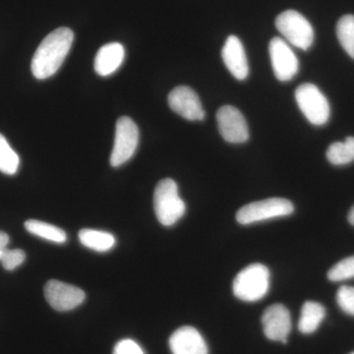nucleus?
I'll list each match as a JSON object with an SVG mask.
<instances>
[{"instance_id":"cd10ccee","label":"nucleus","mask_w":354,"mask_h":354,"mask_svg":"<svg viewBox=\"0 0 354 354\" xmlns=\"http://www.w3.org/2000/svg\"><path fill=\"white\" fill-rule=\"evenodd\" d=\"M6 250H2V249H0V262H1L2 257H3L4 251Z\"/></svg>"},{"instance_id":"9b49d317","label":"nucleus","mask_w":354,"mask_h":354,"mask_svg":"<svg viewBox=\"0 0 354 354\" xmlns=\"http://www.w3.org/2000/svg\"><path fill=\"white\" fill-rule=\"evenodd\" d=\"M169 108L190 121H202L205 120V111L199 97L192 88L186 86H179L169 93Z\"/></svg>"},{"instance_id":"6ab92c4d","label":"nucleus","mask_w":354,"mask_h":354,"mask_svg":"<svg viewBox=\"0 0 354 354\" xmlns=\"http://www.w3.org/2000/svg\"><path fill=\"white\" fill-rule=\"evenodd\" d=\"M326 156L334 165H346L354 162V137H348L342 142H335L328 148Z\"/></svg>"},{"instance_id":"a878e982","label":"nucleus","mask_w":354,"mask_h":354,"mask_svg":"<svg viewBox=\"0 0 354 354\" xmlns=\"http://www.w3.org/2000/svg\"><path fill=\"white\" fill-rule=\"evenodd\" d=\"M9 241H10V239H9L8 234L0 230V249L6 250L7 246H8Z\"/></svg>"},{"instance_id":"c85d7f7f","label":"nucleus","mask_w":354,"mask_h":354,"mask_svg":"<svg viewBox=\"0 0 354 354\" xmlns=\"http://www.w3.org/2000/svg\"><path fill=\"white\" fill-rule=\"evenodd\" d=\"M351 354H354V351H353V353H351Z\"/></svg>"},{"instance_id":"f8f14e48","label":"nucleus","mask_w":354,"mask_h":354,"mask_svg":"<svg viewBox=\"0 0 354 354\" xmlns=\"http://www.w3.org/2000/svg\"><path fill=\"white\" fill-rule=\"evenodd\" d=\"M264 334L271 341L288 344L291 330L290 311L283 304H272L265 310L262 316Z\"/></svg>"},{"instance_id":"2eb2a0df","label":"nucleus","mask_w":354,"mask_h":354,"mask_svg":"<svg viewBox=\"0 0 354 354\" xmlns=\"http://www.w3.org/2000/svg\"><path fill=\"white\" fill-rule=\"evenodd\" d=\"M125 57V50L120 43L104 44L95 58V71L97 75L106 77L111 75L120 68Z\"/></svg>"},{"instance_id":"393cba45","label":"nucleus","mask_w":354,"mask_h":354,"mask_svg":"<svg viewBox=\"0 0 354 354\" xmlns=\"http://www.w3.org/2000/svg\"><path fill=\"white\" fill-rule=\"evenodd\" d=\"M113 354H145L136 342L127 339L118 342L113 349Z\"/></svg>"},{"instance_id":"0eeeda50","label":"nucleus","mask_w":354,"mask_h":354,"mask_svg":"<svg viewBox=\"0 0 354 354\" xmlns=\"http://www.w3.org/2000/svg\"><path fill=\"white\" fill-rule=\"evenodd\" d=\"M138 143L139 129L136 123L128 116H121L116 122L111 165L113 167H118L127 162L136 152Z\"/></svg>"},{"instance_id":"dca6fc26","label":"nucleus","mask_w":354,"mask_h":354,"mask_svg":"<svg viewBox=\"0 0 354 354\" xmlns=\"http://www.w3.org/2000/svg\"><path fill=\"white\" fill-rule=\"evenodd\" d=\"M326 317V309L315 301H306L301 308L298 329L304 335L313 334Z\"/></svg>"},{"instance_id":"6e6552de","label":"nucleus","mask_w":354,"mask_h":354,"mask_svg":"<svg viewBox=\"0 0 354 354\" xmlns=\"http://www.w3.org/2000/svg\"><path fill=\"white\" fill-rule=\"evenodd\" d=\"M46 301L57 311L65 312L80 306L85 300V292L75 286L51 279L44 286Z\"/></svg>"},{"instance_id":"b1692460","label":"nucleus","mask_w":354,"mask_h":354,"mask_svg":"<svg viewBox=\"0 0 354 354\" xmlns=\"http://www.w3.org/2000/svg\"><path fill=\"white\" fill-rule=\"evenodd\" d=\"M26 254L21 249H6L3 253L1 263L7 271H13L24 263Z\"/></svg>"},{"instance_id":"f257e3e1","label":"nucleus","mask_w":354,"mask_h":354,"mask_svg":"<svg viewBox=\"0 0 354 354\" xmlns=\"http://www.w3.org/2000/svg\"><path fill=\"white\" fill-rule=\"evenodd\" d=\"M73 39V32L69 28H58L48 35L32 57V75L39 80L55 75L68 55Z\"/></svg>"},{"instance_id":"bb28decb","label":"nucleus","mask_w":354,"mask_h":354,"mask_svg":"<svg viewBox=\"0 0 354 354\" xmlns=\"http://www.w3.org/2000/svg\"><path fill=\"white\" fill-rule=\"evenodd\" d=\"M348 218L349 223L354 227V206L349 211Z\"/></svg>"},{"instance_id":"f03ea898","label":"nucleus","mask_w":354,"mask_h":354,"mask_svg":"<svg viewBox=\"0 0 354 354\" xmlns=\"http://www.w3.org/2000/svg\"><path fill=\"white\" fill-rule=\"evenodd\" d=\"M270 288V271L265 265L251 264L235 277L232 290L242 301L255 302L267 295Z\"/></svg>"},{"instance_id":"20e7f679","label":"nucleus","mask_w":354,"mask_h":354,"mask_svg":"<svg viewBox=\"0 0 354 354\" xmlns=\"http://www.w3.org/2000/svg\"><path fill=\"white\" fill-rule=\"evenodd\" d=\"M293 212L295 207L290 200L283 198H269L262 201L249 203L242 207L236 213V221L241 225H247L290 216Z\"/></svg>"},{"instance_id":"4be33fe9","label":"nucleus","mask_w":354,"mask_h":354,"mask_svg":"<svg viewBox=\"0 0 354 354\" xmlns=\"http://www.w3.org/2000/svg\"><path fill=\"white\" fill-rule=\"evenodd\" d=\"M354 278V256L342 259L330 268L328 272V279L337 283Z\"/></svg>"},{"instance_id":"423d86ee","label":"nucleus","mask_w":354,"mask_h":354,"mask_svg":"<svg viewBox=\"0 0 354 354\" xmlns=\"http://www.w3.org/2000/svg\"><path fill=\"white\" fill-rule=\"evenodd\" d=\"M276 27L288 43L308 50L314 41V30L309 21L295 10H286L276 19Z\"/></svg>"},{"instance_id":"f3484780","label":"nucleus","mask_w":354,"mask_h":354,"mask_svg":"<svg viewBox=\"0 0 354 354\" xmlns=\"http://www.w3.org/2000/svg\"><path fill=\"white\" fill-rule=\"evenodd\" d=\"M79 239L84 246L97 252H106L115 245L113 235L101 230L85 228L79 232Z\"/></svg>"},{"instance_id":"9d476101","label":"nucleus","mask_w":354,"mask_h":354,"mask_svg":"<svg viewBox=\"0 0 354 354\" xmlns=\"http://www.w3.org/2000/svg\"><path fill=\"white\" fill-rule=\"evenodd\" d=\"M221 137L232 144L245 143L249 139L248 125L243 114L232 106H225L216 113Z\"/></svg>"},{"instance_id":"1a4fd4ad","label":"nucleus","mask_w":354,"mask_h":354,"mask_svg":"<svg viewBox=\"0 0 354 354\" xmlns=\"http://www.w3.org/2000/svg\"><path fill=\"white\" fill-rule=\"evenodd\" d=\"M270 57L274 76L281 82H288L297 75L299 62L290 46L281 38H272L269 44Z\"/></svg>"},{"instance_id":"aec40b11","label":"nucleus","mask_w":354,"mask_h":354,"mask_svg":"<svg viewBox=\"0 0 354 354\" xmlns=\"http://www.w3.org/2000/svg\"><path fill=\"white\" fill-rule=\"evenodd\" d=\"M337 37L342 48L354 59V16L344 15L337 24Z\"/></svg>"},{"instance_id":"ddd939ff","label":"nucleus","mask_w":354,"mask_h":354,"mask_svg":"<svg viewBox=\"0 0 354 354\" xmlns=\"http://www.w3.org/2000/svg\"><path fill=\"white\" fill-rule=\"evenodd\" d=\"M169 348L174 354H208L204 337L189 326L177 329L169 337Z\"/></svg>"},{"instance_id":"39448f33","label":"nucleus","mask_w":354,"mask_h":354,"mask_svg":"<svg viewBox=\"0 0 354 354\" xmlns=\"http://www.w3.org/2000/svg\"><path fill=\"white\" fill-rule=\"evenodd\" d=\"M295 100L300 111L311 124L321 127L329 120V102L317 86L310 83L302 84L295 91Z\"/></svg>"},{"instance_id":"5701e85b","label":"nucleus","mask_w":354,"mask_h":354,"mask_svg":"<svg viewBox=\"0 0 354 354\" xmlns=\"http://www.w3.org/2000/svg\"><path fill=\"white\" fill-rule=\"evenodd\" d=\"M337 302L339 308L348 314L354 316V288L349 286H342L337 290Z\"/></svg>"},{"instance_id":"4468645a","label":"nucleus","mask_w":354,"mask_h":354,"mask_svg":"<svg viewBox=\"0 0 354 354\" xmlns=\"http://www.w3.org/2000/svg\"><path fill=\"white\" fill-rule=\"evenodd\" d=\"M221 57L235 79L245 80L249 74V65L241 39L236 36L228 37L221 50Z\"/></svg>"},{"instance_id":"7ed1b4c3","label":"nucleus","mask_w":354,"mask_h":354,"mask_svg":"<svg viewBox=\"0 0 354 354\" xmlns=\"http://www.w3.org/2000/svg\"><path fill=\"white\" fill-rule=\"evenodd\" d=\"M153 209L158 221L165 227H171L183 218L186 206L179 197L176 181L165 178L158 183L153 193Z\"/></svg>"},{"instance_id":"a211bd4d","label":"nucleus","mask_w":354,"mask_h":354,"mask_svg":"<svg viewBox=\"0 0 354 354\" xmlns=\"http://www.w3.org/2000/svg\"><path fill=\"white\" fill-rule=\"evenodd\" d=\"M25 228L30 234L55 243H64L67 239L64 230L44 221L28 220L25 223Z\"/></svg>"},{"instance_id":"412c9836","label":"nucleus","mask_w":354,"mask_h":354,"mask_svg":"<svg viewBox=\"0 0 354 354\" xmlns=\"http://www.w3.org/2000/svg\"><path fill=\"white\" fill-rule=\"evenodd\" d=\"M20 158L3 135L0 134V171L13 176L19 169Z\"/></svg>"}]
</instances>
